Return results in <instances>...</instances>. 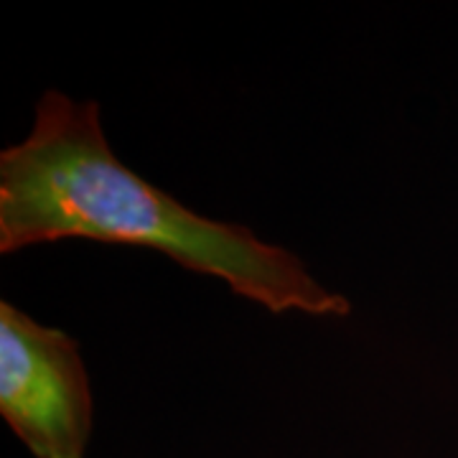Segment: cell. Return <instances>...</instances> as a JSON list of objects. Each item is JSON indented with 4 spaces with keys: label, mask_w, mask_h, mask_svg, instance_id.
Listing matches in <instances>:
<instances>
[{
    "label": "cell",
    "mask_w": 458,
    "mask_h": 458,
    "mask_svg": "<svg viewBox=\"0 0 458 458\" xmlns=\"http://www.w3.org/2000/svg\"><path fill=\"white\" fill-rule=\"evenodd\" d=\"M66 237L156 250L273 313L344 318L349 301L252 229L207 219L117 161L98 102L49 89L29 138L0 153V252Z\"/></svg>",
    "instance_id": "obj_1"
},
{
    "label": "cell",
    "mask_w": 458,
    "mask_h": 458,
    "mask_svg": "<svg viewBox=\"0 0 458 458\" xmlns=\"http://www.w3.org/2000/svg\"><path fill=\"white\" fill-rule=\"evenodd\" d=\"M0 412L36 458H82L92 393L80 344L0 303Z\"/></svg>",
    "instance_id": "obj_2"
}]
</instances>
